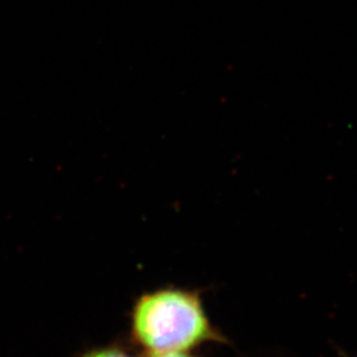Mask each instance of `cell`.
Returning a JSON list of instances; mask_svg holds the SVG:
<instances>
[{"mask_svg":"<svg viewBox=\"0 0 357 357\" xmlns=\"http://www.w3.org/2000/svg\"><path fill=\"white\" fill-rule=\"evenodd\" d=\"M135 340L149 353L189 351L223 337L206 316L198 294L162 289L147 294L133 311Z\"/></svg>","mask_w":357,"mask_h":357,"instance_id":"obj_1","label":"cell"},{"mask_svg":"<svg viewBox=\"0 0 357 357\" xmlns=\"http://www.w3.org/2000/svg\"><path fill=\"white\" fill-rule=\"evenodd\" d=\"M81 357H133L119 348H101L88 351Z\"/></svg>","mask_w":357,"mask_h":357,"instance_id":"obj_2","label":"cell"},{"mask_svg":"<svg viewBox=\"0 0 357 357\" xmlns=\"http://www.w3.org/2000/svg\"><path fill=\"white\" fill-rule=\"evenodd\" d=\"M147 357H196L189 351H167V353H149Z\"/></svg>","mask_w":357,"mask_h":357,"instance_id":"obj_3","label":"cell"}]
</instances>
